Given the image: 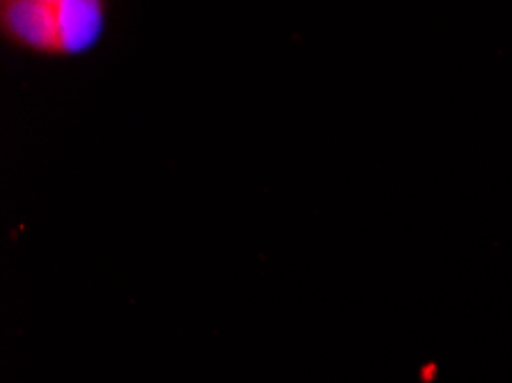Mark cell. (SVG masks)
<instances>
[{"instance_id":"obj_1","label":"cell","mask_w":512,"mask_h":383,"mask_svg":"<svg viewBox=\"0 0 512 383\" xmlns=\"http://www.w3.org/2000/svg\"><path fill=\"white\" fill-rule=\"evenodd\" d=\"M90 5H14L12 33L35 46L85 44L95 35L97 17Z\"/></svg>"}]
</instances>
